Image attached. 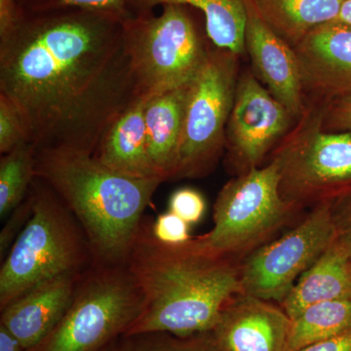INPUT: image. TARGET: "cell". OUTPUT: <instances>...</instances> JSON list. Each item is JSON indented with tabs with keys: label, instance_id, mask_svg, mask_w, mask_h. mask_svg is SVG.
Masks as SVG:
<instances>
[{
	"label": "cell",
	"instance_id": "cell-1",
	"mask_svg": "<svg viewBox=\"0 0 351 351\" xmlns=\"http://www.w3.org/2000/svg\"><path fill=\"white\" fill-rule=\"evenodd\" d=\"M129 17L20 11L0 38V94L22 113L36 152L94 156L108 127L138 100L124 32Z\"/></svg>",
	"mask_w": 351,
	"mask_h": 351
},
{
	"label": "cell",
	"instance_id": "cell-2",
	"mask_svg": "<svg viewBox=\"0 0 351 351\" xmlns=\"http://www.w3.org/2000/svg\"><path fill=\"white\" fill-rule=\"evenodd\" d=\"M151 223L143 221L126 263L144 309L125 338L211 331L226 302L242 293L240 263L205 250L195 237L184 244L162 243L152 234Z\"/></svg>",
	"mask_w": 351,
	"mask_h": 351
},
{
	"label": "cell",
	"instance_id": "cell-3",
	"mask_svg": "<svg viewBox=\"0 0 351 351\" xmlns=\"http://www.w3.org/2000/svg\"><path fill=\"white\" fill-rule=\"evenodd\" d=\"M36 177L63 201L86 235L94 265H126L158 179H137L110 170L92 154L36 152Z\"/></svg>",
	"mask_w": 351,
	"mask_h": 351
},
{
	"label": "cell",
	"instance_id": "cell-4",
	"mask_svg": "<svg viewBox=\"0 0 351 351\" xmlns=\"http://www.w3.org/2000/svg\"><path fill=\"white\" fill-rule=\"evenodd\" d=\"M32 213L0 269V309L51 279L83 276L94 265L86 235L69 208L38 177Z\"/></svg>",
	"mask_w": 351,
	"mask_h": 351
},
{
	"label": "cell",
	"instance_id": "cell-5",
	"mask_svg": "<svg viewBox=\"0 0 351 351\" xmlns=\"http://www.w3.org/2000/svg\"><path fill=\"white\" fill-rule=\"evenodd\" d=\"M276 159L237 175L221 188L215 201L213 228L195 237L205 250L241 263L271 240L301 210L280 195Z\"/></svg>",
	"mask_w": 351,
	"mask_h": 351
},
{
	"label": "cell",
	"instance_id": "cell-6",
	"mask_svg": "<svg viewBox=\"0 0 351 351\" xmlns=\"http://www.w3.org/2000/svg\"><path fill=\"white\" fill-rule=\"evenodd\" d=\"M329 103H307L294 129L271 154L279 165L281 196L301 211L351 193V134L323 130Z\"/></svg>",
	"mask_w": 351,
	"mask_h": 351
},
{
	"label": "cell",
	"instance_id": "cell-7",
	"mask_svg": "<svg viewBox=\"0 0 351 351\" xmlns=\"http://www.w3.org/2000/svg\"><path fill=\"white\" fill-rule=\"evenodd\" d=\"M144 298L126 265H93L78 283L73 301L56 328L27 351H104L140 317Z\"/></svg>",
	"mask_w": 351,
	"mask_h": 351
},
{
	"label": "cell",
	"instance_id": "cell-8",
	"mask_svg": "<svg viewBox=\"0 0 351 351\" xmlns=\"http://www.w3.org/2000/svg\"><path fill=\"white\" fill-rule=\"evenodd\" d=\"M162 7L159 16L138 14L124 21L138 98H152L193 82L211 51L184 5Z\"/></svg>",
	"mask_w": 351,
	"mask_h": 351
},
{
	"label": "cell",
	"instance_id": "cell-9",
	"mask_svg": "<svg viewBox=\"0 0 351 351\" xmlns=\"http://www.w3.org/2000/svg\"><path fill=\"white\" fill-rule=\"evenodd\" d=\"M239 57L211 48L206 64L191 82L174 181L203 178L216 168L226 149V126L239 76Z\"/></svg>",
	"mask_w": 351,
	"mask_h": 351
},
{
	"label": "cell",
	"instance_id": "cell-10",
	"mask_svg": "<svg viewBox=\"0 0 351 351\" xmlns=\"http://www.w3.org/2000/svg\"><path fill=\"white\" fill-rule=\"evenodd\" d=\"M336 239L332 204L313 208L297 226L240 263L241 292L280 304Z\"/></svg>",
	"mask_w": 351,
	"mask_h": 351
},
{
	"label": "cell",
	"instance_id": "cell-11",
	"mask_svg": "<svg viewBox=\"0 0 351 351\" xmlns=\"http://www.w3.org/2000/svg\"><path fill=\"white\" fill-rule=\"evenodd\" d=\"M294 117L253 71L239 76L226 133V162L235 175L261 167L292 128Z\"/></svg>",
	"mask_w": 351,
	"mask_h": 351
},
{
	"label": "cell",
	"instance_id": "cell-12",
	"mask_svg": "<svg viewBox=\"0 0 351 351\" xmlns=\"http://www.w3.org/2000/svg\"><path fill=\"white\" fill-rule=\"evenodd\" d=\"M294 51L306 100L332 101L351 94V25H318Z\"/></svg>",
	"mask_w": 351,
	"mask_h": 351
},
{
	"label": "cell",
	"instance_id": "cell-13",
	"mask_svg": "<svg viewBox=\"0 0 351 351\" xmlns=\"http://www.w3.org/2000/svg\"><path fill=\"white\" fill-rule=\"evenodd\" d=\"M291 321L280 304L239 293L211 332L221 351H288Z\"/></svg>",
	"mask_w": 351,
	"mask_h": 351
},
{
	"label": "cell",
	"instance_id": "cell-14",
	"mask_svg": "<svg viewBox=\"0 0 351 351\" xmlns=\"http://www.w3.org/2000/svg\"><path fill=\"white\" fill-rule=\"evenodd\" d=\"M245 2V52L250 57L254 75L298 121L306 112L307 100L294 48L261 19L250 0Z\"/></svg>",
	"mask_w": 351,
	"mask_h": 351
},
{
	"label": "cell",
	"instance_id": "cell-15",
	"mask_svg": "<svg viewBox=\"0 0 351 351\" xmlns=\"http://www.w3.org/2000/svg\"><path fill=\"white\" fill-rule=\"evenodd\" d=\"M83 276L57 277L27 291L0 309V324L12 332L25 350H32L63 319Z\"/></svg>",
	"mask_w": 351,
	"mask_h": 351
},
{
	"label": "cell",
	"instance_id": "cell-16",
	"mask_svg": "<svg viewBox=\"0 0 351 351\" xmlns=\"http://www.w3.org/2000/svg\"><path fill=\"white\" fill-rule=\"evenodd\" d=\"M145 101L147 99L138 98L112 122L94 156L119 174L160 180L154 172L147 151Z\"/></svg>",
	"mask_w": 351,
	"mask_h": 351
},
{
	"label": "cell",
	"instance_id": "cell-17",
	"mask_svg": "<svg viewBox=\"0 0 351 351\" xmlns=\"http://www.w3.org/2000/svg\"><path fill=\"white\" fill-rule=\"evenodd\" d=\"M191 84L145 101L147 151L154 172L162 182L174 178Z\"/></svg>",
	"mask_w": 351,
	"mask_h": 351
},
{
	"label": "cell",
	"instance_id": "cell-18",
	"mask_svg": "<svg viewBox=\"0 0 351 351\" xmlns=\"http://www.w3.org/2000/svg\"><path fill=\"white\" fill-rule=\"evenodd\" d=\"M351 301V258L338 239L298 279L280 306L291 320L315 304Z\"/></svg>",
	"mask_w": 351,
	"mask_h": 351
},
{
	"label": "cell",
	"instance_id": "cell-19",
	"mask_svg": "<svg viewBox=\"0 0 351 351\" xmlns=\"http://www.w3.org/2000/svg\"><path fill=\"white\" fill-rule=\"evenodd\" d=\"M261 19L293 48L318 25L336 19L343 0H250Z\"/></svg>",
	"mask_w": 351,
	"mask_h": 351
},
{
	"label": "cell",
	"instance_id": "cell-20",
	"mask_svg": "<svg viewBox=\"0 0 351 351\" xmlns=\"http://www.w3.org/2000/svg\"><path fill=\"white\" fill-rule=\"evenodd\" d=\"M165 4L199 9L204 15L208 38L215 47L230 51L237 56L244 54L245 0H127L128 11L132 8L138 14L147 13L154 7Z\"/></svg>",
	"mask_w": 351,
	"mask_h": 351
},
{
	"label": "cell",
	"instance_id": "cell-21",
	"mask_svg": "<svg viewBox=\"0 0 351 351\" xmlns=\"http://www.w3.org/2000/svg\"><path fill=\"white\" fill-rule=\"evenodd\" d=\"M351 328V301L323 302L291 321L288 351L326 341Z\"/></svg>",
	"mask_w": 351,
	"mask_h": 351
},
{
	"label": "cell",
	"instance_id": "cell-22",
	"mask_svg": "<svg viewBox=\"0 0 351 351\" xmlns=\"http://www.w3.org/2000/svg\"><path fill=\"white\" fill-rule=\"evenodd\" d=\"M36 147L31 142L18 145L0 159V217L12 213L27 198L36 178Z\"/></svg>",
	"mask_w": 351,
	"mask_h": 351
},
{
	"label": "cell",
	"instance_id": "cell-23",
	"mask_svg": "<svg viewBox=\"0 0 351 351\" xmlns=\"http://www.w3.org/2000/svg\"><path fill=\"white\" fill-rule=\"evenodd\" d=\"M136 351H221L211 331L188 337L149 332L132 337Z\"/></svg>",
	"mask_w": 351,
	"mask_h": 351
},
{
	"label": "cell",
	"instance_id": "cell-24",
	"mask_svg": "<svg viewBox=\"0 0 351 351\" xmlns=\"http://www.w3.org/2000/svg\"><path fill=\"white\" fill-rule=\"evenodd\" d=\"M19 10L23 12L60 10V9H83V10L105 11L129 17L127 0H17Z\"/></svg>",
	"mask_w": 351,
	"mask_h": 351
},
{
	"label": "cell",
	"instance_id": "cell-25",
	"mask_svg": "<svg viewBox=\"0 0 351 351\" xmlns=\"http://www.w3.org/2000/svg\"><path fill=\"white\" fill-rule=\"evenodd\" d=\"M27 142H31L29 129L22 113L8 97L0 94V154Z\"/></svg>",
	"mask_w": 351,
	"mask_h": 351
},
{
	"label": "cell",
	"instance_id": "cell-26",
	"mask_svg": "<svg viewBox=\"0 0 351 351\" xmlns=\"http://www.w3.org/2000/svg\"><path fill=\"white\" fill-rule=\"evenodd\" d=\"M169 211L178 215L189 225H196L206 212V200L197 189H179L170 196Z\"/></svg>",
	"mask_w": 351,
	"mask_h": 351
},
{
	"label": "cell",
	"instance_id": "cell-27",
	"mask_svg": "<svg viewBox=\"0 0 351 351\" xmlns=\"http://www.w3.org/2000/svg\"><path fill=\"white\" fill-rule=\"evenodd\" d=\"M151 226L152 234L162 243L184 244L193 239L189 233L191 226L171 211L159 215Z\"/></svg>",
	"mask_w": 351,
	"mask_h": 351
},
{
	"label": "cell",
	"instance_id": "cell-28",
	"mask_svg": "<svg viewBox=\"0 0 351 351\" xmlns=\"http://www.w3.org/2000/svg\"><path fill=\"white\" fill-rule=\"evenodd\" d=\"M322 128L334 133L351 134V94L328 104Z\"/></svg>",
	"mask_w": 351,
	"mask_h": 351
},
{
	"label": "cell",
	"instance_id": "cell-29",
	"mask_svg": "<svg viewBox=\"0 0 351 351\" xmlns=\"http://www.w3.org/2000/svg\"><path fill=\"white\" fill-rule=\"evenodd\" d=\"M32 213V203L29 193L27 198L11 213V218L0 235V256L9 251L18 235L22 232Z\"/></svg>",
	"mask_w": 351,
	"mask_h": 351
},
{
	"label": "cell",
	"instance_id": "cell-30",
	"mask_svg": "<svg viewBox=\"0 0 351 351\" xmlns=\"http://www.w3.org/2000/svg\"><path fill=\"white\" fill-rule=\"evenodd\" d=\"M332 216L337 239L351 258V193L332 203Z\"/></svg>",
	"mask_w": 351,
	"mask_h": 351
},
{
	"label": "cell",
	"instance_id": "cell-31",
	"mask_svg": "<svg viewBox=\"0 0 351 351\" xmlns=\"http://www.w3.org/2000/svg\"><path fill=\"white\" fill-rule=\"evenodd\" d=\"M297 351H351V328L338 336L307 346Z\"/></svg>",
	"mask_w": 351,
	"mask_h": 351
},
{
	"label": "cell",
	"instance_id": "cell-32",
	"mask_svg": "<svg viewBox=\"0 0 351 351\" xmlns=\"http://www.w3.org/2000/svg\"><path fill=\"white\" fill-rule=\"evenodd\" d=\"M0 351H27L19 339L0 324Z\"/></svg>",
	"mask_w": 351,
	"mask_h": 351
},
{
	"label": "cell",
	"instance_id": "cell-33",
	"mask_svg": "<svg viewBox=\"0 0 351 351\" xmlns=\"http://www.w3.org/2000/svg\"><path fill=\"white\" fill-rule=\"evenodd\" d=\"M334 21L341 23V24L351 25V0H343L338 16Z\"/></svg>",
	"mask_w": 351,
	"mask_h": 351
},
{
	"label": "cell",
	"instance_id": "cell-34",
	"mask_svg": "<svg viewBox=\"0 0 351 351\" xmlns=\"http://www.w3.org/2000/svg\"><path fill=\"white\" fill-rule=\"evenodd\" d=\"M104 351H136L134 348L133 339L132 338H123L117 339L112 346H108L107 350Z\"/></svg>",
	"mask_w": 351,
	"mask_h": 351
}]
</instances>
